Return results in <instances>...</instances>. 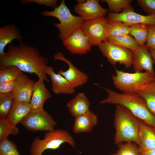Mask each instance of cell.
Here are the masks:
<instances>
[{
  "label": "cell",
  "instance_id": "6da1fadb",
  "mask_svg": "<svg viewBox=\"0 0 155 155\" xmlns=\"http://www.w3.org/2000/svg\"><path fill=\"white\" fill-rule=\"evenodd\" d=\"M48 61L38 49L20 42L17 46L10 44L7 51L0 56V69L15 66L22 71L35 73L39 78L49 82L46 72Z\"/></svg>",
  "mask_w": 155,
  "mask_h": 155
},
{
  "label": "cell",
  "instance_id": "7a4b0ae2",
  "mask_svg": "<svg viewBox=\"0 0 155 155\" xmlns=\"http://www.w3.org/2000/svg\"><path fill=\"white\" fill-rule=\"evenodd\" d=\"M99 86L107 93V97L101 100L100 105L104 104H119L129 110L139 119L145 123L155 127V115L149 110L144 99L135 93H119Z\"/></svg>",
  "mask_w": 155,
  "mask_h": 155
},
{
  "label": "cell",
  "instance_id": "3957f363",
  "mask_svg": "<svg viewBox=\"0 0 155 155\" xmlns=\"http://www.w3.org/2000/svg\"><path fill=\"white\" fill-rule=\"evenodd\" d=\"M140 120L127 108L116 105L114 125L115 133L114 139L115 144L123 142H133L138 146Z\"/></svg>",
  "mask_w": 155,
  "mask_h": 155
},
{
  "label": "cell",
  "instance_id": "277c9868",
  "mask_svg": "<svg viewBox=\"0 0 155 155\" xmlns=\"http://www.w3.org/2000/svg\"><path fill=\"white\" fill-rule=\"evenodd\" d=\"M44 17L51 16L57 18L59 23H54L59 32V37L62 41L67 38L76 30L81 28L85 22L80 16H75L71 13L62 0L59 6L52 11H44L41 12Z\"/></svg>",
  "mask_w": 155,
  "mask_h": 155
},
{
  "label": "cell",
  "instance_id": "5b68a950",
  "mask_svg": "<svg viewBox=\"0 0 155 155\" xmlns=\"http://www.w3.org/2000/svg\"><path fill=\"white\" fill-rule=\"evenodd\" d=\"M64 143L75 148L74 140L67 131L58 129L47 131L42 139L39 137L34 138L30 147V155H42L46 150L57 149Z\"/></svg>",
  "mask_w": 155,
  "mask_h": 155
},
{
  "label": "cell",
  "instance_id": "8992f818",
  "mask_svg": "<svg viewBox=\"0 0 155 155\" xmlns=\"http://www.w3.org/2000/svg\"><path fill=\"white\" fill-rule=\"evenodd\" d=\"M116 75L112 78L115 87L123 92L136 93L148 83L153 81L155 74L146 71L144 72L129 73L115 68Z\"/></svg>",
  "mask_w": 155,
  "mask_h": 155
},
{
  "label": "cell",
  "instance_id": "52a82bcc",
  "mask_svg": "<svg viewBox=\"0 0 155 155\" xmlns=\"http://www.w3.org/2000/svg\"><path fill=\"white\" fill-rule=\"evenodd\" d=\"M20 123L27 130L34 132L51 131L57 124L43 108L32 110Z\"/></svg>",
  "mask_w": 155,
  "mask_h": 155
},
{
  "label": "cell",
  "instance_id": "ba28073f",
  "mask_svg": "<svg viewBox=\"0 0 155 155\" xmlns=\"http://www.w3.org/2000/svg\"><path fill=\"white\" fill-rule=\"evenodd\" d=\"M103 55L112 65L119 63L127 68L132 65V52L129 49L118 45L106 40L98 46Z\"/></svg>",
  "mask_w": 155,
  "mask_h": 155
},
{
  "label": "cell",
  "instance_id": "9c48e42d",
  "mask_svg": "<svg viewBox=\"0 0 155 155\" xmlns=\"http://www.w3.org/2000/svg\"><path fill=\"white\" fill-rule=\"evenodd\" d=\"M108 21L105 16L86 21L81 28L91 46H98L107 37L106 28Z\"/></svg>",
  "mask_w": 155,
  "mask_h": 155
},
{
  "label": "cell",
  "instance_id": "30bf717a",
  "mask_svg": "<svg viewBox=\"0 0 155 155\" xmlns=\"http://www.w3.org/2000/svg\"><path fill=\"white\" fill-rule=\"evenodd\" d=\"M55 60H59L66 63L68 65V69L65 71L59 70L57 73L65 78L75 88L82 86L88 81V75L79 70L69 60L66 58L61 52H59L53 57Z\"/></svg>",
  "mask_w": 155,
  "mask_h": 155
},
{
  "label": "cell",
  "instance_id": "8fae6325",
  "mask_svg": "<svg viewBox=\"0 0 155 155\" xmlns=\"http://www.w3.org/2000/svg\"><path fill=\"white\" fill-rule=\"evenodd\" d=\"M64 45L72 54L84 55L91 49L87 37L81 28H79L62 41Z\"/></svg>",
  "mask_w": 155,
  "mask_h": 155
},
{
  "label": "cell",
  "instance_id": "7c38bea8",
  "mask_svg": "<svg viewBox=\"0 0 155 155\" xmlns=\"http://www.w3.org/2000/svg\"><path fill=\"white\" fill-rule=\"evenodd\" d=\"M108 22L119 21L130 26L137 24L155 25V16H144L136 13L134 10L124 11L118 13H108Z\"/></svg>",
  "mask_w": 155,
  "mask_h": 155
},
{
  "label": "cell",
  "instance_id": "4fadbf2b",
  "mask_svg": "<svg viewBox=\"0 0 155 155\" xmlns=\"http://www.w3.org/2000/svg\"><path fill=\"white\" fill-rule=\"evenodd\" d=\"M74 11L85 21L104 16L108 13V9L102 7L98 0H88L77 4L74 6Z\"/></svg>",
  "mask_w": 155,
  "mask_h": 155
},
{
  "label": "cell",
  "instance_id": "5bb4252c",
  "mask_svg": "<svg viewBox=\"0 0 155 155\" xmlns=\"http://www.w3.org/2000/svg\"><path fill=\"white\" fill-rule=\"evenodd\" d=\"M132 53V65L135 72H140L145 70L155 74L153 65L155 62L145 44Z\"/></svg>",
  "mask_w": 155,
  "mask_h": 155
},
{
  "label": "cell",
  "instance_id": "9a60e30c",
  "mask_svg": "<svg viewBox=\"0 0 155 155\" xmlns=\"http://www.w3.org/2000/svg\"><path fill=\"white\" fill-rule=\"evenodd\" d=\"M34 82L22 73L16 80L12 92L14 100L30 103Z\"/></svg>",
  "mask_w": 155,
  "mask_h": 155
},
{
  "label": "cell",
  "instance_id": "2e32d148",
  "mask_svg": "<svg viewBox=\"0 0 155 155\" xmlns=\"http://www.w3.org/2000/svg\"><path fill=\"white\" fill-rule=\"evenodd\" d=\"M54 68L48 66L46 72L51 78L52 90L56 94H72L75 92L69 82L64 77L54 71Z\"/></svg>",
  "mask_w": 155,
  "mask_h": 155
},
{
  "label": "cell",
  "instance_id": "e0dca14e",
  "mask_svg": "<svg viewBox=\"0 0 155 155\" xmlns=\"http://www.w3.org/2000/svg\"><path fill=\"white\" fill-rule=\"evenodd\" d=\"M98 122V115L90 111L75 117L72 131L75 134L90 132L97 125Z\"/></svg>",
  "mask_w": 155,
  "mask_h": 155
},
{
  "label": "cell",
  "instance_id": "ac0fdd59",
  "mask_svg": "<svg viewBox=\"0 0 155 155\" xmlns=\"http://www.w3.org/2000/svg\"><path fill=\"white\" fill-rule=\"evenodd\" d=\"M32 110L30 103L14 100L9 113L5 119L8 124L16 127Z\"/></svg>",
  "mask_w": 155,
  "mask_h": 155
},
{
  "label": "cell",
  "instance_id": "d6986e66",
  "mask_svg": "<svg viewBox=\"0 0 155 155\" xmlns=\"http://www.w3.org/2000/svg\"><path fill=\"white\" fill-rule=\"evenodd\" d=\"M44 80L39 78L34 82L33 93L30 102L32 110L43 108L44 103L47 100L51 98L52 95L46 88Z\"/></svg>",
  "mask_w": 155,
  "mask_h": 155
},
{
  "label": "cell",
  "instance_id": "ffe728a7",
  "mask_svg": "<svg viewBox=\"0 0 155 155\" xmlns=\"http://www.w3.org/2000/svg\"><path fill=\"white\" fill-rule=\"evenodd\" d=\"M139 137L140 151L155 149V127L140 120Z\"/></svg>",
  "mask_w": 155,
  "mask_h": 155
},
{
  "label": "cell",
  "instance_id": "44dd1931",
  "mask_svg": "<svg viewBox=\"0 0 155 155\" xmlns=\"http://www.w3.org/2000/svg\"><path fill=\"white\" fill-rule=\"evenodd\" d=\"M90 102L85 94L79 92L67 103L66 106L71 115L75 117L90 111Z\"/></svg>",
  "mask_w": 155,
  "mask_h": 155
},
{
  "label": "cell",
  "instance_id": "7402d4cb",
  "mask_svg": "<svg viewBox=\"0 0 155 155\" xmlns=\"http://www.w3.org/2000/svg\"><path fill=\"white\" fill-rule=\"evenodd\" d=\"M23 38L22 34L17 27L12 24L1 26L0 28V56L5 53V46L15 39L20 42Z\"/></svg>",
  "mask_w": 155,
  "mask_h": 155
},
{
  "label": "cell",
  "instance_id": "603a6c76",
  "mask_svg": "<svg viewBox=\"0 0 155 155\" xmlns=\"http://www.w3.org/2000/svg\"><path fill=\"white\" fill-rule=\"evenodd\" d=\"M136 94L144 99L149 111L155 115V81L146 84Z\"/></svg>",
  "mask_w": 155,
  "mask_h": 155
},
{
  "label": "cell",
  "instance_id": "cb8c5ba5",
  "mask_svg": "<svg viewBox=\"0 0 155 155\" xmlns=\"http://www.w3.org/2000/svg\"><path fill=\"white\" fill-rule=\"evenodd\" d=\"M106 40L114 44L128 49L132 52L138 50L140 47L135 39L129 34L108 37Z\"/></svg>",
  "mask_w": 155,
  "mask_h": 155
},
{
  "label": "cell",
  "instance_id": "d4e9b609",
  "mask_svg": "<svg viewBox=\"0 0 155 155\" xmlns=\"http://www.w3.org/2000/svg\"><path fill=\"white\" fill-rule=\"evenodd\" d=\"M130 29V26L122 22L117 21L108 22L106 28L107 36H113L129 34Z\"/></svg>",
  "mask_w": 155,
  "mask_h": 155
},
{
  "label": "cell",
  "instance_id": "484cf974",
  "mask_svg": "<svg viewBox=\"0 0 155 155\" xmlns=\"http://www.w3.org/2000/svg\"><path fill=\"white\" fill-rule=\"evenodd\" d=\"M129 34L132 35L136 43L139 46L146 42L148 34L147 25L137 24L130 26Z\"/></svg>",
  "mask_w": 155,
  "mask_h": 155
},
{
  "label": "cell",
  "instance_id": "4316f807",
  "mask_svg": "<svg viewBox=\"0 0 155 155\" xmlns=\"http://www.w3.org/2000/svg\"><path fill=\"white\" fill-rule=\"evenodd\" d=\"M102 2H106L110 12L115 13L129 10H134L131 5V0H102Z\"/></svg>",
  "mask_w": 155,
  "mask_h": 155
},
{
  "label": "cell",
  "instance_id": "83f0119b",
  "mask_svg": "<svg viewBox=\"0 0 155 155\" xmlns=\"http://www.w3.org/2000/svg\"><path fill=\"white\" fill-rule=\"evenodd\" d=\"M13 100L12 92L6 94L0 93V120L7 118Z\"/></svg>",
  "mask_w": 155,
  "mask_h": 155
},
{
  "label": "cell",
  "instance_id": "f1b7e54d",
  "mask_svg": "<svg viewBox=\"0 0 155 155\" xmlns=\"http://www.w3.org/2000/svg\"><path fill=\"white\" fill-rule=\"evenodd\" d=\"M22 71L15 66L0 69V84L16 80Z\"/></svg>",
  "mask_w": 155,
  "mask_h": 155
},
{
  "label": "cell",
  "instance_id": "f546056e",
  "mask_svg": "<svg viewBox=\"0 0 155 155\" xmlns=\"http://www.w3.org/2000/svg\"><path fill=\"white\" fill-rule=\"evenodd\" d=\"M118 150L112 155H139L140 150L138 145L133 142H127L118 145Z\"/></svg>",
  "mask_w": 155,
  "mask_h": 155
},
{
  "label": "cell",
  "instance_id": "4dcf8cb0",
  "mask_svg": "<svg viewBox=\"0 0 155 155\" xmlns=\"http://www.w3.org/2000/svg\"><path fill=\"white\" fill-rule=\"evenodd\" d=\"M0 155H21L16 144L8 138L0 141Z\"/></svg>",
  "mask_w": 155,
  "mask_h": 155
},
{
  "label": "cell",
  "instance_id": "1f68e13d",
  "mask_svg": "<svg viewBox=\"0 0 155 155\" xmlns=\"http://www.w3.org/2000/svg\"><path fill=\"white\" fill-rule=\"evenodd\" d=\"M19 133V129L17 126H10L5 119L0 120V141L7 138L10 135H16Z\"/></svg>",
  "mask_w": 155,
  "mask_h": 155
},
{
  "label": "cell",
  "instance_id": "d6a6232c",
  "mask_svg": "<svg viewBox=\"0 0 155 155\" xmlns=\"http://www.w3.org/2000/svg\"><path fill=\"white\" fill-rule=\"evenodd\" d=\"M137 1L148 16H155V0H137Z\"/></svg>",
  "mask_w": 155,
  "mask_h": 155
},
{
  "label": "cell",
  "instance_id": "836d02e7",
  "mask_svg": "<svg viewBox=\"0 0 155 155\" xmlns=\"http://www.w3.org/2000/svg\"><path fill=\"white\" fill-rule=\"evenodd\" d=\"M148 34L146 46L155 49V25H147Z\"/></svg>",
  "mask_w": 155,
  "mask_h": 155
},
{
  "label": "cell",
  "instance_id": "e575fe53",
  "mask_svg": "<svg viewBox=\"0 0 155 155\" xmlns=\"http://www.w3.org/2000/svg\"><path fill=\"white\" fill-rule=\"evenodd\" d=\"M21 2L23 4L34 3L39 5H44L47 7H51L54 9L57 6V0H22L21 1Z\"/></svg>",
  "mask_w": 155,
  "mask_h": 155
},
{
  "label": "cell",
  "instance_id": "d590c367",
  "mask_svg": "<svg viewBox=\"0 0 155 155\" xmlns=\"http://www.w3.org/2000/svg\"><path fill=\"white\" fill-rule=\"evenodd\" d=\"M16 80L0 84V93L6 94L12 92L14 90Z\"/></svg>",
  "mask_w": 155,
  "mask_h": 155
},
{
  "label": "cell",
  "instance_id": "8d00e7d4",
  "mask_svg": "<svg viewBox=\"0 0 155 155\" xmlns=\"http://www.w3.org/2000/svg\"><path fill=\"white\" fill-rule=\"evenodd\" d=\"M139 155H155V149L140 151Z\"/></svg>",
  "mask_w": 155,
  "mask_h": 155
},
{
  "label": "cell",
  "instance_id": "74e56055",
  "mask_svg": "<svg viewBox=\"0 0 155 155\" xmlns=\"http://www.w3.org/2000/svg\"><path fill=\"white\" fill-rule=\"evenodd\" d=\"M149 51L152 57L155 62V49L147 48Z\"/></svg>",
  "mask_w": 155,
  "mask_h": 155
},
{
  "label": "cell",
  "instance_id": "f35d334b",
  "mask_svg": "<svg viewBox=\"0 0 155 155\" xmlns=\"http://www.w3.org/2000/svg\"><path fill=\"white\" fill-rule=\"evenodd\" d=\"M86 0H76L78 4L86 2Z\"/></svg>",
  "mask_w": 155,
  "mask_h": 155
},
{
  "label": "cell",
  "instance_id": "ab89813d",
  "mask_svg": "<svg viewBox=\"0 0 155 155\" xmlns=\"http://www.w3.org/2000/svg\"><path fill=\"white\" fill-rule=\"evenodd\" d=\"M154 81H155V78H154Z\"/></svg>",
  "mask_w": 155,
  "mask_h": 155
}]
</instances>
